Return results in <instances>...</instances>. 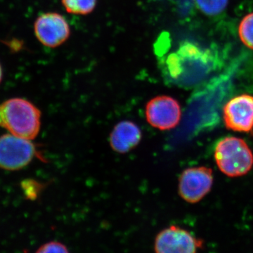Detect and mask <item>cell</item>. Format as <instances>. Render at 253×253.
<instances>
[{"label":"cell","mask_w":253,"mask_h":253,"mask_svg":"<svg viewBox=\"0 0 253 253\" xmlns=\"http://www.w3.org/2000/svg\"><path fill=\"white\" fill-rule=\"evenodd\" d=\"M160 57L166 83L184 89L203 84L220 64L217 49H204L189 41L181 42L174 52Z\"/></svg>","instance_id":"cell-1"},{"label":"cell","mask_w":253,"mask_h":253,"mask_svg":"<svg viewBox=\"0 0 253 253\" xmlns=\"http://www.w3.org/2000/svg\"><path fill=\"white\" fill-rule=\"evenodd\" d=\"M214 159L221 172L231 177L245 175L253 166L252 150L244 139L235 136H226L218 141Z\"/></svg>","instance_id":"cell-3"},{"label":"cell","mask_w":253,"mask_h":253,"mask_svg":"<svg viewBox=\"0 0 253 253\" xmlns=\"http://www.w3.org/2000/svg\"><path fill=\"white\" fill-rule=\"evenodd\" d=\"M223 118L227 129L237 132L253 130V96L241 94L229 100L223 109Z\"/></svg>","instance_id":"cell-9"},{"label":"cell","mask_w":253,"mask_h":253,"mask_svg":"<svg viewBox=\"0 0 253 253\" xmlns=\"http://www.w3.org/2000/svg\"><path fill=\"white\" fill-rule=\"evenodd\" d=\"M213 184L211 168H190L184 169L179 179V196L189 204H196L211 191Z\"/></svg>","instance_id":"cell-6"},{"label":"cell","mask_w":253,"mask_h":253,"mask_svg":"<svg viewBox=\"0 0 253 253\" xmlns=\"http://www.w3.org/2000/svg\"><path fill=\"white\" fill-rule=\"evenodd\" d=\"M68 249L62 243L58 241H50L41 246L37 251V253H68Z\"/></svg>","instance_id":"cell-15"},{"label":"cell","mask_w":253,"mask_h":253,"mask_svg":"<svg viewBox=\"0 0 253 253\" xmlns=\"http://www.w3.org/2000/svg\"><path fill=\"white\" fill-rule=\"evenodd\" d=\"M239 34L245 45L253 49V13L243 18L239 25Z\"/></svg>","instance_id":"cell-13"},{"label":"cell","mask_w":253,"mask_h":253,"mask_svg":"<svg viewBox=\"0 0 253 253\" xmlns=\"http://www.w3.org/2000/svg\"><path fill=\"white\" fill-rule=\"evenodd\" d=\"M38 154L36 145L29 139L13 134L0 136V168L6 170L22 169Z\"/></svg>","instance_id":"cell-4"},{"label":"cell","mask_w":253,"mask_h":253,"mask_svg":"<svg viewBox=\"0 0 253 253\" xmlns=\"http://www.w3.org/2000/svg\"><path fill=\"white\" fill-rule=\"evenodd\" d=\"M198 8L209 16L220 14L226 9L229 0H195Z\"/></svg>","instance_id":"cell-12"},{"label":"cell","mask_w":253,"mask_h":253,"mask_svg":"<svg viewBox=\"0 0 253 253\" xmlns=\"http://www.w3.org/2000/svg\"><path fill=\"white\" fill-rule=\"evenodd\" d=\"M21 187L23 194L28 200L35 201L44 189V184L35 179H27L21 181Z\"/></svg>","instance_id":"cell-14"},{"label":"cell","mask_w":253,"mask_h":253,"mask_svg":"<svg viewBox=\"0 0 253 253\" xmlns=\"http://www.w3.org/2000/svg\"><path fill=\"white\" fill-rule=\"evenodd\" d=\"M153 1H160V0H153ZM167 1L174 3L180 10L181 12L186 15L189 14L190 10L192 8L193 0H167Z\"/></svg>","instance_id":"cell-16"},{"label":"cell","mask_w":253,"mask_h":253,"mask_svg":"<svg viewBox=\"0 0 253 253\" xmlns=\"http://www.w3.org/2000/svg\"><path fill=\"white\" fill-rule=\"evenodd\" d=\"M34 32L38 41L49 48L61 45L71 35L66 18L55 12L44 13L38 16L34 23Z\"/></svg>","instance_id":"cell-8"},{"label":"cell","mask_w":253,"mask_h":253,"mask_svg":"<svg viewBox=\"0 0 253 253\" xmlns=\"http://www.w3.org/2000/svg\"><path fill=\"white\" fill-rule=\"evenodd\" d=\"M3 79V69L2 66H1V63H0V84H1V81Z\"/></svg>","instance_id":"cell-17"},{"label":"cell","mask_w":253,"mask_h":253,"mask_svg":"<svg viewBox=\"0 0 253 253\" xmlns=\"http://www.w3.org/2000/svg\"><path fill=\"white\" fill-rule=\"evenodd\" d=\"M203 240L190 231L172 225L158 233L154 249L158 253H194L204 248Z\"/></svg>","instance_id":"cell-5"},{"label":"cell","mask_w":253,"mask_h":253,"mask_svg":"<svg viewBox=\"0 0 253 253\" xmlns=\"http://www.w3.org/2000/svg\"><path fill=\"white\" fill-rule=\"evenodd\" d=\"M41 110L22 98H11L0 104V126L10 134L33 140L41 126Z\"/></svg>","instance_id":"cell-2"},{"label":"cell","mask_w":253,"mask_h":253,"mask_svg":"<svg viewBox=\"0 0 253 253\" xmlns=\"http://www.w3.org/2000/svg\"><path fill=\"white\" fill-rule=\"evenodd\" d=\"M139 126L131 121H125L114 126L110 135V144L113 151L126 154L135 148L141 139Z\"/></svg>","instance_id":"cell-10"},{"label":"cell","mask_w":253,"mask_h":253,"mask_svg":"<svg viewBox=\"0 0 253 253\" xmlns=\"http://www.w3.org/2000/svg\"><path fill=\"white\" fill-rule=\"evenodd\" d=\"M145 115L147 122L154 128L169 130L176 127L180 121L181 106L171 96H158L146 104Z\"/></svg>","instance_id":"cell-7"},{"label":"cell","mask_w":253,"mask_h":253,"mask_svg":"<svg viewBox=\"0 0 253 253\" xmlns=\"http://www.w3.org/2000/svg\"><path fill=\"white\" fill-rule=\"evenodd\" d=\"M61 2L68 13L86 15L94 9L96 0H61Z\"/></svg>","instance_id":"cell-11"}]
</instances>
